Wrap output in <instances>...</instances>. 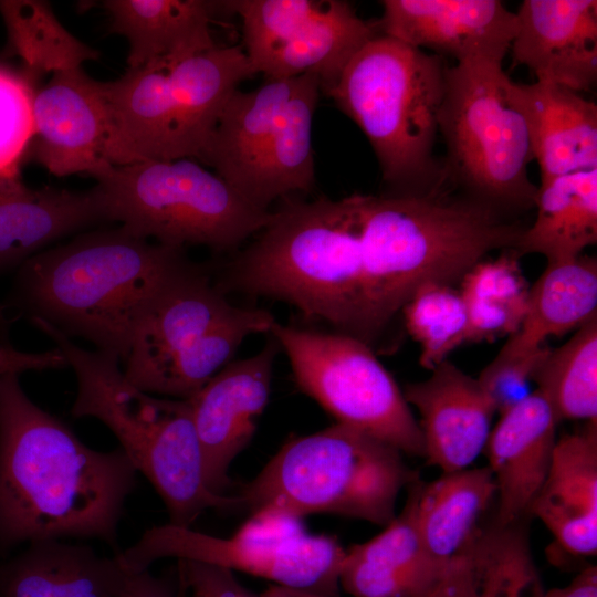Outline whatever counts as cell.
<instances>
[{"instance_id":"6da1fadb","label":"cell","mask_w":597,"mask_h":597,"mask_svg":"<svg viewBox=\"0 0 597 597\" xmlns=\"http://www.w3.org/2000/svg\"><path fill=\"white\" fill-rule=\"evenodd\" d=\"M137 474L121 448H90L29 398L19 375L0 376V553L64 538L116 549Z\"/></svg>"},{"instance_id":"7a4b0ae2","label":"cell","mask_w":597,"mask_h":597,"mask_svg":"<svg viewBox=\"0 0 597 597\" xmlns=\"http://www.w3.org/2000/svg\"><path fill=\"white\" fill-rule=\"evenodd\" d=\"M453 191L359 193V339L371 345L420 286H453L488 253L515 250L527 226Z\"/></svg>"},{"instance_id":"3957f363","label":"cell","mask_w":597,"mask_h":597,"mask_svg":"<svg viewBox=\"0 0 597 597\" xmlns=\"http://www.w3.org/2000/svg\"><path fill=\"white\" fill-rule=\"evenodd\" d=\"M195 264L185 249L134 235L122 227L94 230L24 262L8 301L29 321L42 320L123 363L146 310Z\"/></svg>"},{"instance_id":"277c9868","label":"cell","mask_w":597,"mask_h":597,"mask_svg":"<svg viewBox=\"0 0 597 597\" xmlns=\"http://www.w3.org/2000/svg\"><path fill=\"white\" fill-rule=\"evenodd\" d=\"M214 280L224 293L269 297L359 338V193L289 201Z\"/></svg>"},{"instance_id":"5b68a950","label":"cell","mask_w":597,"mask_h":597,"mask_svg":"<svg viewBox=\"0 0 597 597\" xmlns=\"http://www.w3.org/2000/svg\"><path fill=\"white\" fill-rule=\"evenodd\" d=\"M30 322L54 343L76 376L72 416L95 418L114 433L161 498L170 524L191 527L207 510H238L235 494H217L207 484L188 399L143 391L125 377L116 355L86 350L49 323Z\"/></svg>"},{"instance_id":"8992f818","label":"cell","mask_w":597,"mask_h":597,"mask_svg":"<svg viewBox=\"0 0 597 597\" xmlns=\"http://www.w3.org/2000/svg\"><path fill=\"white\" fill-rule=\"evenodd\" d=\"M448 66L439 55L380 33L327 94L367 137L389 192L448 186L434 156Z\"/></svg>"},{"instance_id":"52a82bcc","label":"cell","mask_w":597,"mask_h":597,"mask_svg":"<svg viewBox=\"0 0 597 597\" xmlns=\"http://www.w3.org/2000/svg\"><path fill=\"white\" fill-rule=\"evenodd\" d=\"M417 479L398 449L336 422L289 440L235 495L251 513H326L386 526L401 490Z\"/></svg>"},{"instance_id":"ba28073f","label":"cell","mask_w":597,"mask_h":597,"mask_svg":"<svg viewBox=\"0 0 597 597\" xmlns=\"http://www.w3.org/2000/svg\"><path fill=\"white\" fill-rule=\"evenodd\" d=\"M438 129L448 186L513 217L534 208L528 127L503 62L448 66Z\"/></svg>"},{"instance_id":"9c48e42d","label":"cell","mask_w":597,"mask_h":597,"mask_svg":"<svg viewBox=\"0 0 597 597\" xmlns=\"http://www.w3.org/2000/svg\"><path fill=\"white\" fill-rule=\"evenodd\" d=\"M95 180L107 221L172 248L233 252L272 214L190 158L113 166Z\"/></svg>"},{"instance_id":"30bf717a","label":"cell","mask_w":597,"mask_h":597,"mask_svg":"<svg viewBox=\"0 0 597 597\" xmlns=\"http://www.w3.org/2000/svg\"><path fill=\"white\" fill-rule=\"evenodd\" d=\"M346 549L333 537L310 534L301 517L275 509L251 513L231 537H217L170 523L147 528L116 555L127 572L161 558L213 564L283 585L338 596Z\"/></svg>"},{"instance_id":"8fae6325","label":"cell","mask_w":597,"mask_h":597,"mask_svg":"<svg viewBox=\"0 0 597 597\" xmlns=\"http://www.w3.org/2000/svg\"><path fill=\"white\" fill-rule=\"evenodd\" d=\"M270 334L286 354L297 387L336 422L425 458L418 420L369 344L346 333L279 322Z\"/></svg>"},{"instance_id":"7c38bea8","label":"cell","mask_w":597,"mask_h":597,"mask_svg":"<svg viewBox=\"0 0 597 597\" xmlns=\"http://www.w3.org/2000/svg\"><path fill=\"white\" fill-rule=\"evenodd\" d=\"M32 159L56 177H98L119 156L102 82L82 67L59 71L34 92Z\"/></svg>"},{"instance_id":"4fadbf2b","label":"cell","mask_w":597,"mask_h":597,"mask_svg":"<svg viewBox=\"0 0 597 597\" xmlns=\"http://www.w3.org/2000/svg\"><path fill=\"white\" fill-rule=\"evenodd\" d=\"M280 349L271 335L259 353L230 362L188 398L207 484L217 494L232 488L229 468L250 443L266 407Z\"/></svg>"},{"instance_id":"5bb4252c","label":"cell","mask_w":597,"mask_h":597,"mask_svg":"<svg viewBox=\"0 0 597 597\" xmlns=\"http://www.w3.org/2000/svg\"><path fill=\"white\" fill-rule=\"evenodd\" d=\"M381 34L457 63L503 62L516 30L500 0H384Z\"/></svg>"},{"instance_id":"9a60e30c","label":"cell","mask_w":597,"mask_h":597,"mask_svg":"<svg viewBox=\"0 0 597 597\" xmlns=\"http://www.w3.org/2000/svg\"><path fill=\"white\" fill-rule=\"evenodd\" d=\"M212 280L196 263L170 283L142 316L123 362L130 384L148 392L159 374L234 310Z\"/></svg>"},{"instance_id":"2e32d148","label":"cell","mask_w":597,"mask_h":597,"mask_svg":"<svg viewBox=\"0 0 597 597\" xmlns=\"http://www.w3.org/2000/svg\"><path fill=\"white\" fill-rule=\"evenodd\" d=\"M509 52L538 82L575 92L597 81V1L524 0Z\"/></svg>"},{"instance_id":"e0dca14e","label":"cell","mask_w":597,"mask_h":597,"mask_svg":"<svg viewBox=\"0 0 597 597\" xmlns=\"http://www.w3.org/2000/svg\"><path fill=\"white\" fill-rule=\"evenodd\" d=\"M402 392L419 413L430 464L453 472L469 468L484 451L496 411L476 378L446 359Z\"/></svg>"},{"instance_id":"ac0fdd59","label":"cell","mask_w":597,"mask_h":597,"mask_svg":"<svg viewBox=\"0 0 597 597\" xmlns=\"http://www.w3.org/2000/svg\"><path fill=\"white\" fill-rule=\"evenodd\" d=\"M559 419L537 389L500 415L484 451L499 498L495 524L524 521L549 469Z\"/></svg>"},{"instance_id":"d6986e66","label":"cell","mask_w":597,"mask_h":597,"mask_svg":"<svg viewBox=\"0 0 597 597\" xmlns=\"http://www.w3.org/2000/svg\"><path fill=\"white\" fill-rule=\"evenodd\" d=\"M107 221L95 188L75 192L28 187L20 175L0 177V275L60 239Z\"/></svg>"},{"instance_id":"ffe728a7","label":"cell","mask_w":597,"mask_h":597,"mask_svg":"<svg viewBox=\"0 0 597 597\" xmlns=\"http://www.w3.org/2000/svg\"><path fill=\"white\" fill-rule=\"evenodd\" d=\"M530 514L573 556L597 554V425L557 438Z\"/></svg>"},{"instance_id":"44dd1931","label":"cell","mask_w":597,"mask_h":597,"mask_svg":"<svg viewBox=\"0 0 597 597\" xmlns=\"http://www.w3.org/2000/svg\"><path fill=\"white\" fill-rule=\"evenodd\" d=\"M109 31L128 41L127 69L165 70L211 50V23L223 12L222 1L105 0Z\"/></svg>"},{"instance_id":"7402d4cb","label":"cell","mask_w":597,"mask_h":597,"mask_svg":"<svg viewBox=\"0 0 597 597\" xmlns=\"http://www.w3.org/2000/svg\"><path fill=\"white\" fill-rule=\"evenodd\" d=\"M541 182L597 168V106L582 93L535 81L515 83Z\"/></svg>"},{"instance_id":"603a6c76","label":"cell","mask_w":597,"mask_h":597,"mask_svg":"<svg viewBox=\"0 0 597 597\" xmlns=\"http://www.w3.org/2000/svg\"><path fill=\"white\" fill-rule=\"evenodd\" d=\"M165 70L174 115L175 157L198 161L228 100L255 72L239 45H216Z\"/></svg>"},{"instance_id":"cb8c5ba5","label":"cell","mask_w":597,"mask_h":597,"mask_svg":"<svg viewBox=\"0 0 597 597\" xmlns=\"http://www.w3.org/2000/svg\"><path fill=\"white\" fill-rule=\"evenodd\" d=\"M408 488L399 515L381 533L346 551L339 586L352 597H415L446 567L432 561L422 546L413 482Z\"/></svg>"},{"instance_id":"d4e9b609","label":"cell","mask_w":597,"mask_h":597,"mask_svg":"<svg viewBox=\"0 0 597 597\" xmlns=\"http://www.w3.org/2000/svg\"><path fill=\"white\" fill-rule=\"evenodd\" d=\"M127 575L116 556L42 541L0 565V597H118Z\"/></svg>"},{"instance_id":"484cf974","label":"cell","mask_w":597,"mask_h":597,"mask_svg":"<svg viewBox=\"0 0 597 597\" xmlns=\"http://www.w3.org/2000/svg\"><path fill=\"white\" fill-rule=\"evenodd\" d=\"M378 22L362 19L347 1L325 0L256 66L265 78L315 75L328 94L352 57L379 35Z\"/></svg>"},{"instance_id":"4316f807","label":"cell","mask_w":597,"mask_h":597,"mask_svg":"<svg viewBox=\"0 0 597 597\" xmlns=\"http://www.w3.org/2000/svg\"><path fill=\"white\" fill-rule=\"evenodd\" d=\"M320 91L315 75H298L274 132L235 188L253 206L270 210L275 199L314 187L312 124Z\"/></svg>"},{"instance_id":"83f0119b","label":"cell","mask_w":597,"mask_h":597,"mask_svg":"<svg viewBox=\"0 0 597 597\" xmlns=\"http://www.w3.org/2000/svg\"><path fill=\"white\" fill-rule=\"evenodd\" d=\"M413 491L422 546L432 561L444 566L472 543L496 489L486 465L442 472L428 483L416 480Z\"/></svg>"},{"instance_id":"f1b7e54d","label":"cell","mask_w":597,"mask_h":597,"mask_svg":"<svg viewBox=\"0 0 597 597\" xmlns=\"http://www.w3.org/2000/svg\"><path fill=\"white\" fill-rule=\"evenodd\" d=\"M114 127L119 166L143 160H176L174 116L166 70L127 69L102 82Z\"/></svg>"},{"instance_id":"f546056e","label":"cell","mask_w":597,"mask_h":597,"mask_svg":"<svg viewBox=\"0 0 597 597\" xmlns=\"http://www.w3.org/2000/svg\"><path fill=\"white\" fill-rule=\"evenodd\" d=\"M534 208L515 251L541 254L547 264L579 258L597 242V168L540 184Z\"/></svg>"},{"instance_id":"4dcf8cb0","label":"cell","mask_w":597,"mask_h":597,"mask_svg":"<svg viewBox=\"0 0 597 597\" xmlns=\"http://www.w3.org/2000/svg\"><path fill=\"white\" fill-rule=\"evenodd\" d=\"M597 311V261L584 256L547 264L530 286L527 307L516 333L500 352L511 355L541 349L546 338L576 331Z\"/></svg>"},{"instance_id":"1f68e13d","label":"cell","mask_w":597,"mask_h":597,"mask_svg":"<svg viewBox=\"0 0 597 597\" xmlns=\"http://www.w3.org/2000/svg\"><path fill=\"white\" fill-rule=\"evenodd\" d=\"M298 76L265 78L255 90H237L228 100L198 163L237 188L274 132Z\"/></svg>"},{"instance_id":"d6a6232c","label":"cell","mask_w":597,"mask_h":597,"mask_svg":"<svg viewBox=\"0 0 597 597\" xmlns=\"http://www.w3.org/2000/svg\"><path fill=\"white\" fill-rule=\"evenodd\" d=\"M276 322L262 308L239 307L176 357L155 379L148 394L188 399L231 362L243 341L270 333Z\"/></svg>"},{"instance_id":"836d02e7","label":"cell","mask_w":597,"mask_h":597,"mask_svg":"<svg viewBox=\"0 0 597 597\" xmlns=\"http://www.w3.org/2000/svg\"><path fill=\"white\" fill-rule=\"evenodd\" d=\"M0 13L8 31V51L23 61L32 80L40 74L82 67L98 52L72 36L42 1L3 0Z\"/></svg>"},{"instance_id":"e575fe53","label":"cell","mask_w":597,"mask_h":597,"mask_svg":"<svg viewBox=\"0 0 597 597\" xmlns=\"http://www.w3.org/2000/svg\"><path fill=\"white\" fill-rule=\"evenodd\" d=\"M533 383L559 420H597V316L548 349Z\"/></svg>"},{"instance_id":"d590c367","label":"cell","mask_w":597,"mask_h":597,"mask_svg":"<svg viewBox=\"0 0 597 597\" xmlns=\"http://www.w3.org/2000/svg\"><path fill=\"white\" fill-rule=\"evenodd\" d=\"M475 597H543L528 534L521 522L479 530L472 542Z\"/></svg>"},{"instance_id":"8d00e7d4","label":"cell","mask_w":597,"mask_h":597,"mask_svg":"<svg viewBox=\"0 0 597 597\" xmlns=\"http://www.w3.org/2000/svg\"><path fill=\"white\" fill-rule=\"evenodd\" d=\"M405 326L420 345V365L432 370L468 343L465 304L459 290L443 283L420 286L402 306Z\"/></svg>"},{"instance_id":"74e56055","label":"cell","mask_w":597,"mask_h":597,"mask_svg":"<svg viewBox=\"0 0 597 597\" xmlns=\"http://www.w3.org/2000/svg\"><path fill=\"white\" fill-rule=\"evenodd\" d=\"M34 80L0 65V177L20 175L33 139Z\"/></svg>"},{"instance_id":"f35d334b","label":"cell","mask_w":597,"mask_h":597,"mask_svg":"<svg viewBox=\"0 0 597 597\" xmlns=\"http://www.w3.org/2000/svg\"><path fill=\"white\" fill-rule=\"evenodd\" d=\"M514 249L503 250L495 259L475 264L460 281L463 297L505 305L525 315L530 285Z\"/></svg>"},{"instance_id":"ab89813d","label":"cell","mask_w":597,"mask_h":597,"mask_svg":"<svg viewBox=\"0 0 597 597\" xmlns=\"http://www.w3.org/2000/svg\"><path fill=\"white\" fill-rule=\"evenodd\" d=\"M548 347L522 355L499 352L476 378L489 396L495 411L501 415L526 398L534 375L548 352Z\"/></svg>"},{"instance_id":"60d3db41","label":"cell","mask_w":597,"mask_h":597,"mask_svg":"<svg viewBox=\"0 0 597 597\" xmlns=\"http://www.w3.org/2000/svg\"><path fill=\"white\" fill-rule=\"evenodd\" d=\"M177 561L178 597H256L229 568L189 559Z\"/></svg>"},{"instance_id":"b9f144b4","label":"cell","mask_w":597,"mask_h":597,"mask_svg":"<svg viewBox=\"0 0 597 597\" xmlns=\"http://www.w3.org/2000/svg\"><path fill=\"white\" fill-rule=\"evenodd\" d=\"M415 597H475L472 543L446 565L432 584Z\"/></svg>"},{"instance_id":"7bdbcfd3","label":"cell","mask_w":597,"mask_h":597,"mask_svg":"<svg viewBox=\"0 0 597 597\" xmlns=\"http://www.w3.org/2000/svg\"><path fill=\"white\" fill-rule=\"evenodd\" d=\"M65 367H69L67 362L56 347L46 352L30 353L8 344H0V376Z\"/></svg>"},{"instance_id":"ee69618b","label":"cell","mask_w":597,"mask_h":597,"mask_svg":"<svg viewBox=\"0 0 597 597\" xmlns=\"http://www.w3.org/2000/svg\"><path fill=\"white\" fill-rule=\"evenodd\" d=\"M118 597H178L172 583L153 575L148 568L128 572Z\"/></svg>"},{"instance_id":"f6af8a7d","label":"cell","mask_w":597,"mask_h":597,"mask_svg":"<svg viewBox=\"0 0 597 597\" xmlns=\"http://www.w3.org/2000/svg\"><path fill=\"white\" fill-rule=\"evenodd\" d=\"M543 597H597V567H586L567 586L545 590Z\"/></svg>"},{"instance_id":"bcb514c9","label":"cell","mask_w":597,"mask_h":597,"mask_svg":"<svg viewBox=\"0 0 597 597\" xmlns=\"http://www.w3.org/2000/svg\"><path fill=\"white\" fill-rule=\"evenodd\" d=\"M256 597H338L308 589L272 584Z\"/></svg>"}]
</instances>
